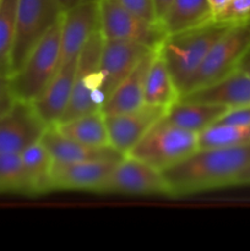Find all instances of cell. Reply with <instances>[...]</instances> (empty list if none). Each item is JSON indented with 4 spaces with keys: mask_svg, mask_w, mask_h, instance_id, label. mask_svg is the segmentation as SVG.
Segmentation results:
<instances>
[{
    "mask_svg": "<svg viewBox=\"0 0 250 251\" xmlns=\"http://www.w3.org/2000/svg\"><path fill=\"white\" fill-rule=\"evenodd\" d=\"M250 164V141L230 147L198 149L162 171L171 196H185L234 185Z\"/></svg>",
    "mask_w": 250,
    "mask_h": 251,
    "instance_id": "1",
    "label": "cell"
},
{
    "mask_svg": "<svg viewBox=\"0 0 250 251\" xmlns=\"http://www.w3.org/2000/svg\"><path fill=\"white\" fill-rule=\"evenodd\" d=\"M232 24L212 21L176 33L167 34L158 48L179 95L198 71L215 42Z\"/></svg>",
    "mask_w": 250,
    "mask_h": 251,
    "instance_id": "2",
    "label": "cell"
},
{
    "mask_svg": "<svg viewBox=\"0 0 250 251\" xmlns=\"http://www.w3.org/2000/svg\"><path fill=\"white\" fill-rule=\"evenodd\" d=\"M60 21L38 42L11 77L17 100L33 103L43 93L61 64Z\"/></svg>",
    "mask_w": 250,
    "mask_h": 251,
    "instance_id": "3",
    "label": "cell"
},
{
    "mask_svg": "<svg viewBox=\"0 0 250 251\" xmlns=\"http://www.w3.org/2000/svg\"><path fill=\"white\" fill-rule=\"evenodd\" d=\"M249 53L250 19H248L232 24L225 29V33L215 42L205 60L180 95L210 85L234 73Z\"/></svg>",
    "mask_w": 250,
    "mask_h": 251,
    "instance_id": "4",
    "label": "cell"
},
{
    "mask_svg": "<svg viewBox=\"0 0 250 251\" xmlns=\"http://www.w3.org/2000/svg\"><path fill=\"white\" fill-rule=\"evenodd\" d=\"M198 135L172 124L163 115L126 156L164 171L199 149Z\"/></svg>",
    "mask_w": 250,
    "mask_h": 251,
    "instance_id": "5",
    "label": "cell"
},
{
    "mask_svg": "<svg viewBox=\"0 0 250 251\" xmlns=\"http://www.w3.org/2000/svg\"><path fill=\"white\" fill-rule=\"evenodd\" d=\"M64 10L59 0H17L11 75L19 70L38 42L58 24Z\"/></svg>",
    "mask_w": 250,
    "mask_h": 251,
    "instance_id": "6",
    "label": "cell"
},
{
    "mask_svg": "<svg viewBox=\"0 0 250 251\" xmlns=\"http://www.w3.org/2000/svg\"><path fill=\"white\" fill-rule=\"evenodd\" d=\"M102 46L103 37L98 31L91 37L81 50L77 58L70 102L59 123L69 122L81 115L102 109V98L100 93V59Z\"/></svg>",
    "mask_w": 250,
    "mask_h": 251,
    "instance_id": "7",
    "label": "cell"
},
{
    "mask_svg": "<svg viewBox=\"0 0 250 251\" xmlns=\"http://www.w3.org/2000/svg\"><path fill=\"white\" fill-rule=\"evenodd\" d=\"M100 32L104 39H120L158 49L167 33L161 24L149 22L114 0H100Z\"/></svg>",
    "mask_w": 250,
    "mask_h": 251,
    "instance_id": "8",
    "label": "cell"
},
{
    "mask_svg": "<svg viewBox=\"0 0 250 251\" xmlns=\"http://www.w3.org/2000/svg\"><path fill=\"white\" fill-rule=\"evenodd\" d=\"M100 194L171 196V190L159 169L130 156H124L113 168Z\"/></svg>",
    "mask_w": 250,
    "mask_h": 251,
    "instance_id": "9",
    "label": "cell"
},
{
    "mask_svg": "<svg viewBox=\"0 0 250 251\" xmlns=\"http://www.w3.org/2000/svg\"><path fill=\"white\" fill-rule=\"evenodd\" d=\"M153 50L157 49H151L135 42L103 38L100 59L102 105L118 85L131 74L137 64Z\"/></svg>",
    "mask_w": 250,
    "mask_h": 251,
    "instance_id": "10",
    "label": "cell"
},
{
    "mask_svg": "<svg viewBox=\"0 0 250 251\" xmlns=\"http://www.w3.org/2000/svg\"><path fill=\"white\" fill-rule=\"evenodd\" d=\"M98 31L100 0H82L66 7L60 21L61 64L77 59L86 43Z\"/></svg>",
    "mask_w": 250,
    "mask_h": 251,
    "instance_id": "11",
    "label": "cell"
},
{
    "mask_svg": "<svg viewBox=\"0 0 250 251\" xmlns=\"http://www.w3.org/2000/svg\"><path fill=\"white\" fill-rule=\"evenodd\" d=\"M47 127L32 103L17 100L9 112L0 115V153H21L41 141Z\"/></svg>",
    "mask_w": 250,
    "mask_h": 251,
    "instance_id": "12",
    "label": "cell"
},
{
    "mask_svg": "<svg viewBox=\"0 0 250 251\" xmlns=\"http://www.w3.org/2000/svg\"><path fill=\"white\" fill-rule=\"evenodd\" d=\"M166 112L167 108L144 104L129 113L104 115L110 146L126 156Z\"/></svg>",
    "mask_w": 250,
    "mask_h": 251,
    "instance_id": "13",
    "label": "cell"
},
{
    "mask_svg": "<svg viewBox=\"0 0 250 251\" xmlns=\"http://www.w3.org/2000/svg\"><path fill=\"white\" fill-rule=\"evenodd\" d=\"M120 159H98L71 164L53 163V191L80 190L100 193L103 184Z\"/></svg>",
    "mask_w": 250,
    "mask_h": 251,
    "instance_id": "14",
    "label": "cell"
},
{
    "mask_svg": "<svg viewBox=\"0 0 250 251\" xmlns=\"http://www.w3.org/2000/svg\"><path fill=\"white\" fill-rule=\"evenodd\" d=\"M180 100L222 105L228 109L250 105V75L238 69L221 80L178 97Z\"/></svg>",
    "mask_w": 250,
    "mask_h": 251,
    "instance_id": "15",
    "label": "cell"
},
{
    "mask_svg": "<svg viewBox=\"0 0 250 251\" xmlns=\"http://www.w3.org/2000/svg\"><path fill=\"white\" fill-rule=\"evenodd\" d=\"M77 59L61 64L58 73L41 96L32 103L47 126H55L63 118L73 92Z\"/></svg>",
    "mask_w": 250,
    "mask_h": 251,
    "instance_id": "16",
    "label": "cell"
},
{
    "mask_svg": "<svg viewBox=\"0 0 250 251\" xmlns=\"http://www.w3.org/2000/svg\"><path fill=\"white\" fill-rule=\"evenodd\" d=\"M41 142L50 154L54 164H71L98 159H120L124 157L112 146L96 147L64 136L55 126H48Z\"/></svg>",
    "mask_w": 250,
    "mask_h": 251,
    "instance_id": "17",
    "label": "cell"
},
{
    "mask_svg": "<svg viewBox=\"0 0 250 251\" xmlns=\"http://www.w3.org/2000/svg\"><path fill=\"white\" fill-rule=\"evenodd\" d=\"M158 50V49H157ZM157 50L147 54L136 68L131 71L125 80L118 85V87L110 93L102 105V113L104 115H115L129 113L141 108L144 103L145 81L147 71L156 55Z\"/></svg>",
    "mask_w": 250,
    "mask_h": 251,
    "instance_id": "18",
    "label": "cell"
},
{
    "mask_svg": "<svg viewBox=\"0 0 250 251\" xmlns=\"http://www.w3.org/2000/svg\"><path fill=\"white\" fill-rule=\"evenodd\" d=\"M229 110L222 105L178 100L168 107L164 118L172 124L191 132H201Z\"/></svg>",
    "mask_w": 250,
    "mask_h": 251,
    "instance_id": "19",
    "label": "cell"
},
{
    "mask_svg": "<svg viewBox=\"0 0 250 251\" xmlns=\"http://www.w3.org/2000/svg\"><path fill=\"white\" fill-rule=\"evenodd\" d=\"M213 20L208 0H173L161 20L167 34L201 26Z\"/></svg>",
    "mask_w": 250,
    "mask_h": 251,
    "instance_id": "20",
    "label": "cell"
},
{
    "mask_svg": "<svg viewBox=\"0 0 250 251\" xmlns=\"http://www.w3.org/2000/svg\"><path fill=\"white\" fill-rule=\"evenodd\" d=\"M179 92L176 90L171 73L164 63L163 58L157 50L145 81L144 103L154 107H171L178 100Z\"/></svg>",
    "mask_w": 250,
    "mask_h": 251,
    "instance_id": "21",
    "label": "cell"
},
{
    "mask_svg": "<svg viewBox=\"0 0 250 251\" xmlns=\"http://www.w3.org/2000/svg\"><path fill=\"white\" fill-rule=\"evenodd\" d=\"M59 132L66 137L96 147L110 146L105 117L102 110L88 113L69 122L55 125Z\"/></svg>",
    "mask_w": 250,
    "mask_h": 251,
    "instance_id": "22",
    "label": "cell"
},
{
    "mask_svg": "<svg viewBox=\"0 0 250 251\" xmlns=\"http://www.w3.org/2000/svg\"><path fill=\"white\" fill-rule=\"evenodd\" d=\"M22 163L28 176L32 195H41L53 191L51 172L53 159L41 141L27 147L21 152Z\"/></svg>",
    "mask_w": 250,
    "mask_h": 251,
    "instance_id": "23",
    "label": "cell"
},
{
    "mask_svg": "<svg viewBox=\"0 0 250 251\" xmlns=\"http://www.w3.org/2000/svg\"><path fill=\"white\" fill-rule=\"evenodd\" d=\"M250 141V125L227 124L216 122L199 132V149L230 147Z\"/></svg>",
    "mask_w": 250,
    "mask_h": 251,
    "instance_id": "24",
    "label": "cell"
},
{
    "mask_svg": "<svg viewBox=\"0 0 250 251\" xmlns=\"http://www.w3.org/2000/svg\"><path fill=\"white\" fill-rule=\"evenodd\" d=\"M0 193L32 195L20 153H0Z\"/></svg>",
    "mask_w": 250,
    "mask_h": 251,
    "instance_id": "25",
    "label": "cell"
},
{
    "mask_svg": "<svg viewBox=\"0 0 250 251\" xmlns=\"http://www.w3.org/2000/svg\"><path fill=\"white\" fill-rule=\"evenodd\" d=\"M17 0L0 1V74L11 75V54L15 41Z\"/></svg>",
    "mask_w": 250,
    "mask_h": 251,
    "instance_id": "26",
    "label": "cell"
},
{
    "mask_svg": "<svg viewBox=\"0 0 250 251\" xmlns=\"http://www.w3.org/2000/svg\"><path fill=\"white\" fill-rule=\"evenodd\" d=\"M250 19V0H230L221 11L213 15V20L225 24H237Z\"/></svg>",
    "mask_w": 250,
    "mask_h": 251,
    "instance_id": "27",
    "label": "cell"
},
{
    "mask_svg": "<svg viewBox=\"0 0 250 251\" xmlns=\"http://www.w3.org/2000/svg\"><path fill=\"white\" fill-rule=\"evenodd\" d=\"M114 1L124 7L125 10L146 20V21L161 24L158 16H157L154 0H114Z\"/></svg>",
    "mask_w": 250,
    "mask_h": 251,
    "instance_id": "28",
    "label": "cell"
},
{
    "mask_svg": "<svg viewBox=\"0 0 250 251\" xmlns=\"http://www.w3.org/2000/svg\"><path fill=\"white\" fill-rule=\"evenodd\" d=\"M10 76L7 74H0V115L9 112L17 102Z\"/></svg>",
    "mask_w": 250,
    "mask_h": 251,
    "instance_id": "29",
    "label": "cell"
},
{
    "mask_svg": "<svg viewBox=\"0 0 250 251\" xmlns=\"http://www.w3.org/2000/svg\"><path fill=\"white\" fill-rule=\"evenodd\" d=\"M217 122L227 123V124L250 125V105L227 110V113Z\"/></svg>",
    "mask_w": 250,
    "mask_h": 251,
    "instance_id": "30",
    "label": "cell"
},
{
    "mask_svg": "<svg viewBox=\"0 0 250 251\" xmlns=\"http://www.w3.org/2000/svg\"><path fill=\"white\" fill-rule=\"evenodd\" d=\"M173 0H154V5H156V10H157V16H158L159 22H161L162 17L163 15L166 14V11L168 10L169 5Z\"/></svg>",
    "mask_w": 250,
    "mask_h": 251,
    "instance_id": "31",
    "label": "cell"
},
{
    "mask_svg": "<svg viewBox=\"0 0 250 251\" xmlns=\"http://www.w3.org/2000/svg\"><path fill=\"white\" fill-rule=\"evenodd\" d=\"M234 185H250V164L239 174Z\"/></svg>",
    "mask_w": 250,
    "mask_h": 251,
    "instance_id": "32",
    "label": "cell"
},
{
    "mask_svg": "<svg viewBox=\"0 0 250 251\" xmlns=\"http://www.w3.org/2000/svg\"><path fill=\"white\" fill-rule=\"evenodd\" d=\"M229 1L230 0H208V4H210L211 9H212L213 11V15H215L217 14L218 11H221V10H222Z\"/></svg>",
    "mask_w": 250,
    "mask_h": 251,
    "instance_id": "33",
    "label": "cell"
},
{
    "mask_svg": "<svg viewBox=\"0 0 250 251\" xmlns=\"http://www.w3.org/2000/svg\"><path fill=\"white\" fill-rule=\"evenodd\" d=\"M239 69H240V70L244 71V73H247L248 75H250V53L248 54V55L245 56L244 60L242 61Z\"/></svg>",
    "mask_w": 250,
    "mask_h": 251,
    "instance_id": "34",
    "label": "cell"
},
{
    "mask_svg": "<svg viewBox=\"0 0 250 251\" xmlns=\"http://www.w3.org/2000/svg\"><path fill=\"white\" fill-rule=\"evenodd\" d=\"M78 1H82V0H69V1H68V5H66V7L73 6V5H75L76 2H78Z\"/></svg>",
    "mask_w": 250,
    "mask_h": 251,
    "instance_id": "35",
    "label": "cell"
},
{
    "mask_svg": "<svg viewBox=\"0 0 250 251\" xmlns=\"http://www.w3.org/2000/svg\"><path fill=\"white\" fill-rule=\"evenodd\" d=\"M59 1H60V4L63 5L64 9H66V5H68V1H69V0H59Z\"/></svg>",
    "mask_w": 250,
    "mask_h": 251,
    "instance_id": "36",
    "label": "cell"
},
{
    "mask_svg": "<svg viewBox=\"0 0 250 251\" xmlns=\"http://www.w3.org/2000/svg\"><path fill=\"white\" fill-rule=\"evenodd\" d=\"M0 1H1V0H0Z\"/></svg>",
    "mask_w": 250,
    "mask_h": 251,
    "instance_id": "37",
    "label": "cell"
}]
</instances>
